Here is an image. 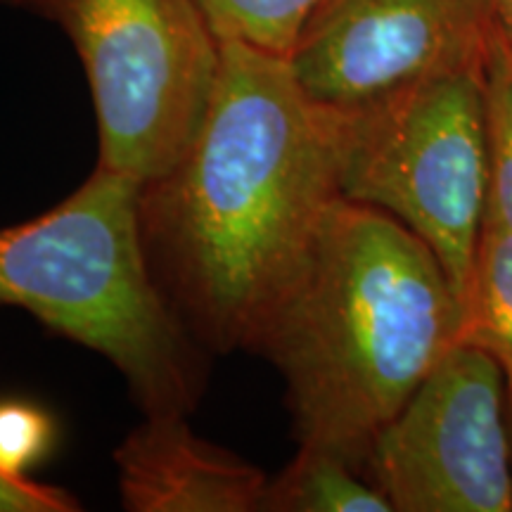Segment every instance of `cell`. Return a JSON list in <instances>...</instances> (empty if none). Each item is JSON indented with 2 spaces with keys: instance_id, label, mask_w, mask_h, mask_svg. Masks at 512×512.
<instances>
[{
  "instance_id": "obj_1",
  "label": "cell",
  "mask_w": 512,
  "mask_h": 512,
  "mask_svg": "<svg viewBox=\"0 0 512 512\" xmlns=\"http://www.w3.org/2000/svg\"><path fill=\"white\" fill-rule=\"evenodd\" d=\"M207 119L174 169L140 185L152 278L192 339L252 351L339 195V110L313 100L290 57L221 41Z\"/></svg>"
},
{
  "instance_id": "obj_2",
  "label": "cell",
  "mask_w": 512,
  "mask_h": 512,
  "mask_svg": "<svg viewBox=\"0 0 512 512\" xmlns=\"http://www.w3.org/2000/svg\"><path fill=\"white\" fill-rule=\"evenodd\" d=\"M460 328L463 304L432 249L387 211L337 195L252 351L283 375L299 446L366 475L375 437Z\"/></svg>"
},
{
  "instance_id": "obj_3",
  "label": "cell",
  "mask_w": 512,
  "mask_h": 512,
  "mask_svg": "<svg viewBox=\"0 0 512 512\" xmlns=\"http://www.w3.org/2000/svg\"><path fill=\"white\" fill-rule=\"evenodd\" d=\"M138 195L136 181L98 166L57 207L0 230V304L105 356L145 415L185 413L200 358L147 266Z\"/></svg>"
},
{
  "instance_id": "obj_4",
  "label": "cell",
  "mask_w": 512,
  "mask_h": 512,
  "mask_svg": "<svg viewBox=\"0 0 512 512\" xmlns=\"http://www.w3.org/2000/svg\"><path fill=\"white\" fill-rule=\"evenodd\" d=\"M339 195L413 230L463 304L489 195L484 67L339 110Z\"/></svg>"
},
{
  "instance_id": "obj_5",
  "label": "cell",
  "mask_w": 512,
  "mask_h": 512,
  "mask_svg": "<svg viewBox=\"0 0 512 512\" xmlns=\"http://www.w3.org/2000/svg\"><path fill=\"white\" fill-rule=\"evenodd\" d=\"M74 43L100 164L138 185L174 169L207 119L221 38L200 0H38Z\"/></svg>"
},
{
  "instance_id": "obj_6",
  "label": "cell",
  "mask_w": 512,
  "mask_h": 512,
  "mask_svg": "<svg viewBox=\"0 0 512 512\" xmlns=\"http://www.w3.org/2000/svg\"><path fill=\"white\" fill-rule=\"evenodd\" d=\"M505 370L458 342L377 434L366 475L396 512H510Z\"/></svg>"
},
{
  "instance_id": "obj_7",
  "label": "cell",
  "mask_w": 512,
  "mask_h": 512,
  "mask_svg": "<svg viewBox=\"0 0 512 512\" xmlns=\"http://www.w3.org/2000/svg\"><path fill=\"white\" fill-rule=\"evenodd\" d=\"M494 27L491 0H318L290 62L313 100L351 110L484 67Z\"/></svg>"
},
{
  "instance_id": "obj_8",
  "label": "cell",
  "mask_w": 512,
  "mask_h": 512,
  "mask_svg": "<svg viewBox=\"0 0 512 512\" xmlns=\"http://www.w3.org/2000/svg\"><path fill=\"white\" fill-rule=\"evenodd\" d=\"M121 503L131 512H252L268 477L197 437L185 413H152L114 451Z\"/></svg>"
},
{
  "instance_id": "obj_9",
  "label": "cell",
  "mask_w": 512,
  "mask_h": 512,
  "mask_svg": "<svg viewBox=\"0 0 512 512\" xmlns=\"http://www.w3.org/2000/svg\"><path fill=\"white\" fill-rule=\"evenodd\" d=\"M271 512H392L394 505L356 465L332 451L299 446L275 479H268L264 508Z\"/></svg>"
},
{
  "instance_id": "obj_10",
  "label": "cell",
  "mask_w": 512,
  "mask_h": 512,
  "mask_svg": "<svg viewBox=\"0 0 512 512\" xmlns=\"http://www.w3.org/2000/svg\"><path fill=\"white\" fill-rule=\"evenodd\" d=\"M460 342L484 349L512 375V233L484 223L463 299Z\"/></svg>"
},
{
  "instance_id": "obj_11",
  "label": "cell",
  "mask_w": 512,
  "mask_h": 512,
  "mask_svg": "<svg viewBox=\"0 0 512 512\" xmlns=\"http://www.w3.org/2000/svg\"><path fill=\"white\" fill-rule=\"evenodd\" d=\"M484 105L489 145L484 223L512 233V43L498 24L484 55Z\"/></svg>"
},
{
  "instance_id": "obj_12",
  "label": "cell",
  "mask_w": 512,
  "mask_h": 512,
  "mask_svg": "<svg viewBox=\"0 0 512 512\" xmlns=\"http://www.w3.org/2000/svg\"><path fill=\"white\" fill-rule=\"evenodd\" d=\"M221 41L290 57L318 0H200Z\"/></svg>"
},
{
  "instance_id": "obj_13",
  "label": "cell",
  "mask_w": 512,
  "mask_h": 512,
  "mask_svg": "<svg viewBox=\"0 0 512 512\" xmlns=\"http://www.w3.org/2000/svg\"><path fill=\"white\" fill-rule=\"evenodd\" d=\"M57 444V422L29 399H0V475L27 479Z\"/></svg>"
},
{
  "instance_id": "obj_14",
  "label": "cell",
  "mask_w": 512,
  "mask_h": 512,
  "mask_svg": "<svg viewBox=\"0 0 512 512\" xmlns=\"http://www.w3.org/2000/svg\"><path fill=\"white\" fill-rule=\"evenodd\" d=\"M81 503L64 489L0 475V512H76Z\"/></svg>"
},
{
  "instance_id": "obj_15",
  "label": "cell",
  "mask_w": 512,
  "mask_h": 512,
  "mask_svg": "<svg viewBox=\"0 0 512 512\" xmlns=\"http://www.w3.org/2000/svg\"><path fill=\"white\" fill-rule=\"evenodd\" d=\"M496 12V24L512 43V0H491Z\"/></svg>"
},
{
  "instance_id": "obj_16",
  "label": "cell",
  "mask_w": 512,
  "mask_h": 512,
  "mask_svg": "<svg viewBox=\"0 0 512 512\" xmlns=\"http://www.w3.org/2000/svg\"><path fill=\"white\" fill-rule=\"evenodd\" d=\"M3 3H8V5H17V8H29V10H34L38 0H3Z\"/></svg>"
},
{
  "instance_id": "obj_17",
  "label": "cell",
  "mask_w": 512,
  "mask_h": 512,
  "mask_svg": "<svg viewBox=\"0 0 512 512\" xmlns=\"http://www.w3.org/2000/svg\"><path fill=\"white\" fill-rule=\"evenodd\" d=\"M505 382H508V420H510V432H512V375L505 377Z\"/></svg>"
}]
</instances>
